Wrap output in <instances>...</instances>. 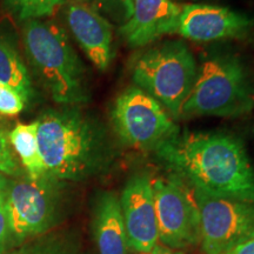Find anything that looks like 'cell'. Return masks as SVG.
<instances>
[{
    "mask_svg": "<svg viewBox=\"0 0 254 254\" xmlns=\"http://www.w3.org/2000/svg\"><path fill=\"white\" fill-rule=\"evenodd\" d=\"M13 254H62L57 251L50 249H43V247H36V249H26L23 251H19Z\"/></svg>",
    "mask_w": 254,
    "mask_h": 254,
    "instance_id": "cell-23",
    "label": "cell"
},
{
    "mask_svg": "<svg viewBox=\"0 0 254 254\" xmlns=\"http://www.w3.org/2000/svg\"><path fill=\"white\" fill-rule=\"evenodd\" d=\"M128 249L151 252L159 241V230L152 182L146 174L132 177L120 198Z\"/></svg>",
    "mask_w": 254,
    "mask_h": 254,
    "instance_id": "cell-11",
    "label": "cell"
},
{
    "mask_svg": "<svg viewBox=\"0 0 254 254\" xmlns=\"http://www.w3.org/2000/svg\"><path fill=\"white\" fill-rule=\"evenodd\" d=\"M224 254H228V253H224Z\"/></svg>",
    "mask_w": 254,
    "mask_h": 254,
    "instance_id": "cell-26",
    "label": "cell"
},
{
    "mask_svg": "<svg viewBox=\"0 0 254 254\" xmlns=\"http://www.w3.org/2000/svg\"><path fill=\"white\" fill-rule=\"evenodd\" d=\"M57 183L50 177L13 180L5 184L2 199L11 236L17 240L45 232L56 217Z\"/></svg>",
    "mask_w": 254,
    "mask_h": 254,
    "instance_id": "cell-8",
    "label": "cell"
},
{
    "mask_svg": "<svg viewBox=\"0 0 254 254\" xmlns=\"http://www.w3.org/2000/svg\"><path fill=\"white\" fill-rule=\"evenodd\" d=\"M66 21L79 46L100 71L109 68L113 57V27L93 6L79 0L68 2Z\"/></svg>",
    "mask_w": 254,
    "mask_h": 254,
    "instance_id": "cell-12",
    "label": "cell"
},
{
    "mask_svg": "<svg viewBox=\"0 0 254 254\" xmlns=\"http://www.w3.org/2000/svg\"><path fill=\"white\" fill-rule=\"evenodd\" d=\"M172 176L211 195L254 204V170L239 138L225 132H179L155 148Z\"/></svg>",
    "mask_w": 254,
    "mask_h": 254,
    "instance_id": "cell-1",
    "label": "cell"
},
{
    "mask_svg": "<svg viewBox=\"0 0 254 254\" xmlns=\"http://www.w3.org/2000/svg\"><path fill=\"white\" fill-rule=\"evenodd\" d=\"M67 1L68 0H9L18 11L19 17L24 20L50 15L59 5Z\"/></svg>",
    "mask_w": 254,
    "mask_h": 254,
    "instance_id": "cell-17",
    "label": "cell"
},
{
    "mask_svg": "<svg viewBox=\"0 0 254 254\" xmlns=\"http://www.w3.org/2000/svg\"><path fill=\"white\" fill-rule=\"evenodd\" d=\"M37 127V120L31 124L19 123L8 134V140L20 158L21 164L27 172V177L31 179L49 177L41 160Z\"/></svg>",
    "mask_w": 254,
    "mask_h": 254,
    "instance_id": "cell-15",
    "label": "cell"
},
{
    "mask_svg": "<svg viewBox=\"0 0 254 254\" xmlns=\"http://www.w3.org/2000/svg\"><path fill=\"white\" fill-rule=\"evenodd\" d=\"M94 234L99 254H128L120 199L104 193L95 208Z\"/></svg>",
    "mask_w": 254,
    "mask_h": 254,
    "instance_id": "cell-14",
    "label": "cell"
},
{
    "mask_svg": "<svg viewBox=\"0 0 254 254\" xmlns=\"http://www.w3.org/2000/svg\"><path fill=\"white\" fill-rule=\"evenodd\" d=\"M228 254H254V236L234 247Z\"/></svg>",
    "mask_w": 254,
    "mask_h": 254,
    "instance_id": "cell-22",
    "label": "cell"
},
{
    "mask_svg": "<svg viewBox=\"0 0 254 254\" xmlns=\"http://www.w3.org/2000/svg\"><path fill=\"white\" fill-rule=\"evenodd\" d=\"M254 107V80L236 53L212 50L198 66L192 90L182 105L179 118L215 116L237 118Z\"/></svg>",
    "mask_w": 254,
    "mask_h": 254,
    "instance_id": "cell-3",
    "label": "cell"
},
{
    "mask_svg": "<svg viewBox=\"0 0 254 254\" xmlns=\"http://www.w3.org/2000/svg\"><path fill=\"white\" fill-rule=\"evenodd\" d=\"M5 184H6L5 179H4V178H2L1 176H0V194H1V193H2V190H4Z\"/></svg>",
    "mask_w": 254,
    "mask_h": 254,
    "instance_id": "cell-25",
    "label": "cell"
},
{
    "mask_svg": "<svg viewBox=\"0 0 254 254\" xmlns=\"http://www.w3.org/2000/svg\"><path fill=\"white\" fill-rule=\"evenodd\" d=\"M37 138L46 174L55 180H80L109 159L104 127L78 109L50 110L37 120Z\"/></svg>",
    "mask_w": 254,
    "mask_h": 254,
    "instance_id": "cell-2",
    "label": "cell"
},
{
    "mask_svg": "<svg viewBox=\"0 0 254 254\" xmlns=\"http://www.w3.org/2000/svg\"><path fill=\"white\" fill-rule=\"evenodd\" d=\"M26 100L13 88L0 82V114L17 116L24 110Z\"/></svg>",
    "mask_w": 254,
    "mask_h": 254,
    "instance_id": "cell-18",
    "label": "cell"
},
{
    "mask_svg": "<svg viewBox=\"0 0 254 254\" xmlns=\"http://www.w3.org/2000/svg\"><path fill=\"white\" fill-rule=\"evenodd\" d=\"M254 31V19L233 9L207 4L183 6L173 34L193 41L246 39Z\"/></svg>",
    "mask_w": 254,
    "mask_h": 254,
    "instance_id": "cell-10",
    "label": "cell"
},
{
    "mask_svg": "<svg viewBox=\"0 0 254 254\" xmlns=\"http://www.w3.org/2000/svg\"><path fill=\"white\" fill-rule=\"evenodd\" d=\"M8 141L7 135L0 129V173L13 176L17 173L18 166Z\"/></svg>",
    "mask_w": 254,
    "mask_h": 254,
    "instance_id": "cell-19",
    "label": "cell"
},
{
    "mask_svg": "<svg viewBox=\"0 0 254 254\" xmlns=\"http://www.w3.org/2000/svg\"><path fill=\"white\" fill-rule=\"evenodd\" d=\"M142 254H183V253L182 252H174V251H172L171 249H167V247L157 245L153 250L151 251V252L142 253Z\"/></svg>",
    "mask_w": 254,
    "mask_h": 254,
    "instance_id": "cell-24",
    "label": "cell"
},
{
    "mask_svg": "<svg viewBox=\"0 0 254 254\" xmlns=\"http://www.w3.org/2000/svg\"><path fill=\"white\" fill-rule=\"evenodd\" d=\"M196 71L198 65L190 47L182 40H166L135 59L132 79L134 86L154 98L178 120Z\"/></svg>",
    "mask_w": 254,
    "mask_h": 254,
    "instance_id": "cell-5",
    "label": "cell"
},
{
    "mask_svg": "<svg viewBox=\"0 0 254 254\" xmlns=\"http://www.w3.org/2000/svg\"><path fill=\"white\" fill-rule=\"evenodd\" d=\"M0 82L28 101L33 93L28 71L11 43L0 37Z\"/></svg>",
    "mask_w": 254,
    "mask_h": 254,
    "instance_id": "cell-16",
    "label": "cell"
},
{
    "mask_svg": "<svg viewBox=\"0 0 254 254\" xmlns=\"http://www.w3.org/2000/svg\"><path fill=\"white\" fill-rule=\"evenodd\" d=\"M127 2H128V0H127Z\"/></svg>",
    "mask_w": 254,
    "mask_h": 254,
    "instance_id": "cell-27",
    "label": "cell"
},
{
    "mask_svg": "<svg viewBox=\"0 0 254 254\" xmlns=\"http://www.w3.org/2000/svg\"><path fill=\"white\" fill-rule=\"evenodd\" d=\"M187 186L198 211L200 243L206 253H228L254 236L253 202L211 195Z\"/></svg>",
    "mask_w": 254,
    "mask_h": 254,
    "instance_id": "cell-7",
    "label": "cell"
},
{
    "mask_svg": "<svg viewBox=\"0 0 254 254\" xmlns=\"http://www.w3.org/2000/svg\"><path fill=\"white\" fill-rule=\"evenodd\" d=\"M111 120L120 141L139 150L155 151L180 132L164 107L136 86L126 88L117 97Z\"/></svg>",
    "mask_w": 254,
    "mask_h": 254,
    "instance_id": "cell-6",
    "label": "cell"
},
{
    "mask_svg": "<svg viewBox=\"0 0 254 254\" xmlns=\"http://www.w3.org/2000/svg\"><path fill=\"white\" fill-rule=\"evenodd\" d=\"M24 43L31 66L56 103L68 106L86 103L90 98L86 68L62 26L50 20H26Z\"/></svg>",
    "mask_w": 254,
    "mask_h": 254,
    "instance_id": "cell-4",
    "label": "cell"
},
{
    "mask_svg": "<svg viewBox=\"0 0 254 254\" xmlns=\"http://www.w3.org/2000/svg\"><path fill=\"white\" fill-rule=\"evenodd\" d=\"M159 240L172 249L200 243L199 215L189 186L171 176L152 183Z\"/></svg>",
    "mask_w": 254,
    "mask_h": 254,
    "instance_id": "cell-9",
    "label": "cell"
},
{
    "mask_svg": "<svg viewBox=\"0 0 254 254\" xmlns=\"http://www.w3.org/2000/svg\"><path fill=\"white\" fill-rule=\"evenodd\" d=\"M11 236V230H9L8 218L6 213L4 199H2V193L0 194V254H4L7 241Z\"/></svg>",
    "mask_w": 254,
    "mask_h": 254,
    "instance_id": "cell-21",
    "label": "cell"
},
{
    "mask_svg": "<svg viewBox=\"0 0 254 254\" xmlns=\"http://www.w3.org/2000/svg\"><path fill=\"white\" fill-rule=\"evenodd\" d=\"M79 1H84L93 6L98 11L105 12H112V13H119L123 12L127 17V11H128V2L127 0H79Z\"/></svg>",
    "mask_w": 254,
    "mask_h": 254,
    "instance_id": "cell-20",
    "label": "cell"
},
{
    "mask_svg": "<svg viewBox=\"0 0 254 254\" xmlns=\"http://www.w3.org/2000/svg\"><path fill=\"white\" fill-rule=\"evenodd\" d=\"M183 6L172 0H128V11L119 32L132 47H142L173 34Z\"/></svg>",
    "mask_w": 254,
    "mask_h": 254,
    "instance_id": "cell-13",
    "label": "cell"
}]
</instances>
